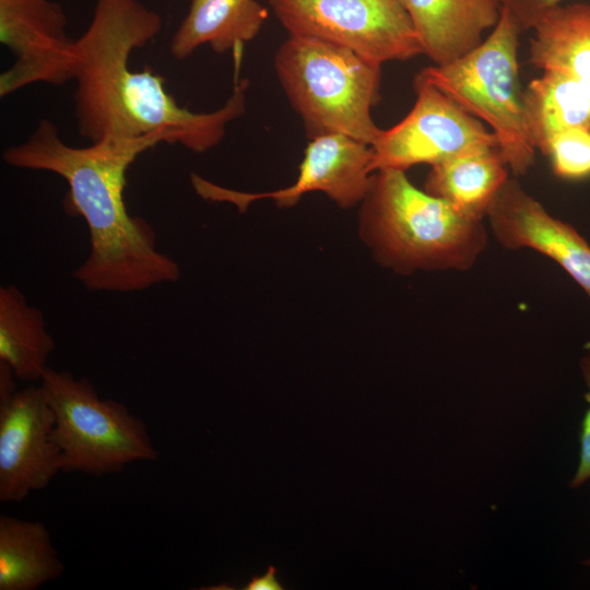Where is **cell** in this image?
Listing matches in <instances>:
<instances>
[{
	"mask_svg": "<svg viewBox=\"0 0 590 590\" xmlns=\"http://www.w3.org/2000/svg\"><path fill=\"white\" fill-rule=\"evenodd\" d=\"M427 55L436 66L448 64L483 42L498 22L497 0H399Z\"/></svg>",
	"mask_w": 590,
	"mask_h": 590,
	"instance_id": "4fadbf2b",
	"label": "cell"
},
{
	"mask_svg": "<svg viewBox=\"0 0 590 590\" xmlns=\"http://www.w3.org/2000/svg\"><path fill=\"white\" fill-rule=\"evenodd\" d=\"M67 15L54 0H0V42L14 56L0 75V96L35 83L62 85L73 80L75 42Z\"/></svg>",
	"mask_w": 590,
	"mask_h": 590,
	"instance_id": "30bf717a",
	"label": "cell"
},
{
	"mask_svg": "<svg viewBox=\"0 0 590 590\" xmlns=\"http://www.w3.org/2000/svg\"><path fill=\"white\" fill-rule=\"evenodd\" d=\"M563 0H506V5L514 16L520 32L533 27L539 17L547 10L558 5Z\"/></svg>",
	"mask_w": 590,
	"mask_h": 590,
	"instance_id": "7402d4cb",
	"label": "cell"
},
{
	"mask_svg": "<svg viewBox=\"0 0 590 590\" xmlns=\"http://www.w3.org/2000/svg\"><path fill=\"white\" fill-rule=\"evenodd\" d=\"M554 173L564 179L590 176V129L573 128L555 135L544 153Z\"/></svg>",
	"mask_w": 590,
	"mask_h": 590,
	"instance_id": "ffe728a7",
	"label": "cell"
},
{
	"mask_svg": "<svg viewBox=\"0 0 590 590\" xmlns=\"http://www.w3.org/2000/svg\"><path fill=\"white\" fill-rule=\"evenodd\" d=\"M55 341L40 309L30 305L16 285L0 287V361L24 381H40Z\"/></svg>",
	"mask_w": 590,
	"mask_h": 590,
	"instance_id": "d6986e66",
	"label": "cell"
},
{
	"mask_svg": "<svg viewBox=\"0 0 590 590\" xmlns=\"http://www.w3.org/2000/svg\"><path fill=\"white\" fill-rule=\"evenodd\" d=\"M520 30L506 5L489 35L473 50L445 64L420 71L415 79L433 85L489 126L508 167L517 176L535 161L524 123L519 81Z\"/></svg>",
	"mask_w": 590,
	"mask_h": 590,
	"instance_id": "5b68a950",
	"label": "cell"
},
{
	"mask_svg": "<svg viewBox=\"0 0 590 590\" xmlns=\"http://www.w3.org/2000/svg\"><path fill=\"white\" fill-rule=\"evenodd\" d=\"M40 386L54 413L51 439L62 472L104 476L157 459L144 421L119 401L102 399L87 378L48 367Z\"/></svg>",
	"mask_w": 590,
	"mask_h": 590,
	"instance_id": "8992f818",
	"label": "cell"
},
{
	"mask_svg": "<svg viewBox=\"0 0 590 590\" xmlns=\"http://www.w3.org/2000/svg\"><path fill=\"white\" fill-rule=\"evenodd\" d=\"M276 576L278 569L270 565L263 575L252 576L243 590H283Z\"/></svg>",
	"mask_w": 590,
	"mask_h": 590,
	"instance_id": "603a6c76",
	"label": "cell"
},
{
	"mask_svg": "<svg viewBox=\"0 0 590 590\" xmlns=\"http://www.w3.org/2000/svg\"><path fill=\"white\" fill-rule=\"evenodd\" d=\"M424 190L460 215L482 222L507 181V163L497 146L468 151L430 166Z\"/></svg>",
	"mask_w": 590,
	"mask_h": 590,
	"instance_id": "5bb4252c",
	"label": "cell"
},
{
	"mask_svg": "<svg viewBox=\"0 0 590 590\" xmlns=\"http://www.w3.org/2000/svg\"><path fill=\"white\" fill-rule=\"evenodd\" d=\"M371 146L342 133L310 139L296 181L284 189L249 193L214 185L192 174L196 191L204 199L235 204L239 211L261 199L292 206L308 192L321 191L339 206L349 209L363 201L373 179Z\"/></svg>",
	"mask_w": 590,
	"mask_h": 590,
	"instance_id": "9c48e42d",
	"label": "cell"
},
{
	"mask_svg": "<svg viewBox=\"0 0 590 590\" xmlns=\"http://www.w3.org/2000/svg\"><path fill=\"white\" fill-rule=\"evenodd\" d=\"M54 423L40 385L0 401V502L21 503L61 471L60 451L51 439Z\"/></svg>",
	"mask_w": 590,
	"mask_h": 590,
	"instance_id": "8fae6325",
	"label": "cell"
},
{
	"mask_svg": "<svg viewBox=\"0 0 590 590\" xmlns=\"http://www.w3.org/2000/svg\"><path fill=\"white\" fill-rule=\"evenodd\" d=\"M15 375L3 361H0V401L12 396L17 389L14 381Z\"/></svg>",
	"mask_w": 590,
	"mask_h": 590,
	"instance_id": "cb8c5ba5",
	"label": "cell"
},
{
	"mask_svg": "<svg viewBox=\"0 0 590 590\" xmlns=\"http://www.w3.org/2000/svg\"><path fill=\"white\" fill-rule=\"evenodd\" d=\"M524 123L535 150L545 153L551 140L573 128L590 129L587 80L543 71L522 92Z\"/></svg>",
	"mask_w": 590,
	"mask_h": 590,
	"instance_id": "2e32d148",
	"label": "cell"
},
{
	"mask_svg": "<svg viewBox=\"0 0 590 590\" xmlns=\"http://www.w3.org/2000/svg\"><path fill=\"white\" fill-rule=\"evenodd\" d=\"M162 17L139 0H96L92 21L75 42L74 115L82 138H139L167 133L196 153L217 145L227 125L246 109L248 80L234 71L231 97L219 109L196 113L180 106L162 75L133 71V50L153 40Z\"/></svg>",
	"mask_w": 590,
	"mask_h": 590,
	"instance_id": "6da1fadb",
	"label": "cell"
},
{
	"mask_svg": "<svg viewBox=\"0 0 590 590\" xmlns=\"http://www.w3.org/2000/svg\"><path fill=\"white\" fill-rule=\"evenodd\" d=\"M494 238L508 250L530 248L558 263L590 299V246L568 223L550 214L515 178H508L486 214Z\"/></svg>",
	"mask_w": 590,
	"mask_h": 590,
	"instance_id": "7c38bea8",
	"label": "cell"
},
{
	"mask_svg": "<svg viewBox=\"0 0 590 590\" xmlns=\"http://www.w3.org/2000/svg\"><path fill=\"white\" fill-rule=\"evenodd\" d=\"M162 142L172 139L158 132L74 148L61 140L54 122L42 119L26 141L3 152L10 166L50 172L68 182L64 210L82 216L90 234V253L73 273L86 290L130 293L180 279L177 262L157 250L153 227L130 215L123 199L130 165Z\"/></svg>",
	"mask_w": 590,
	"mask_h": 590,
	"instance_id": "7a4b0ae2",
	"label": "cell"
},
{
	"mask_svg": "<svg viewBox=\"0 0 590 590\" xmlns=\"http://www.w3.org/2000/svg\"><path fill=\"white\" fill-rule=\"evenodd\" d=\"M276 76L309 139L342 133L373 145L382 132L371 116L381 64L308 36L290 35L274 56Z\"/></svg>",
	"mask_w": 590,
	"mask_h": 590,
	"instance_id": "277c9868",
	"label": "cell"
},
{
	"mask_svg": "<svg viewBox=\"0 0 590 590\" xmlns=\"http://www.w3.org/2000/svg\"><path fill=\"white\" fill-rule=\"evenodd\" d=\"M497 1L503 5L506 0H497Z\"/></svg>",
	"mask_w": 590,
	"mask_h": 590,
	"instance_id": "d4e9b609",
	"label": "cell"
},
{
	"mask_svg": "<svg viewBox=\"0 0 590 590\" xmlns=\"http://www.w3.org/2000/svg\"><path fill=\"white\" fill-rule=\"evenodd\" d=\"M586 564L590 566V559H589V560H587V562H586Z\"/></svg>",
	"mask_w": 590,
	"mask_h": 590,
	"instance_id": "484cf974",
	"label": "cell"
},
{
	"mask_svg": "<svg viewBox=\"0 0 590 590\" xmlns=\"http://www.w3.org/2000/svg\"><path fill=\"white\" fill-rule=\"evenodd\" d=\"M580 366L588 387L585 398L589 408L582 420L580 433V459L576 473L570 482V487H578L590 479V349L581 358Z\"/></svg>",
	"mask_w": 590,
	"mask_h": 590,
	"instance_id": "44dd1931",
	"label": "cell"
},
{
	"mask_svg": "<svg viewBox=\"0 0 590 590\" xmlns=\"http://www.w3.org/2000/svg\"><path fill=\"white\" fill-rule=\"evenodd\" d=\"M416 101L396 126L384 130L373 150L371 170L430 166L480 148L497 146L483 122L430 84L414 80Z\"/></svg>",
	"mask_w": 590,
	"mask_h": 590,
	"instance_id": "ba28073f",
	"label": "cell"
},
{
	"mask_svg": "<svg viewBox=\"0 0 590 590\" xmlns=\"http://www.w3.org/2000/svg\"><path fill=\"white\" fill-rule=\"evenodd\" d=\"M361 234L378 262L400 274L469 270L487 245L482 222L463 217L392 168L373 175L362 201Z\"/></svg>",
	"mask_w": 590,
	"mask_h": 590,
	"instance_id": "3957f363",
	"label": "cell"
},
{
	"mask_svg": "<svg viewBox=\"0 0 590 590\" xmlns=\"http://www.w3.org/2000/svg\"><path fill=\"white\" fill-rule=\"evenodd\" d=\"M268 15L257 0H191L170 39L169 52L185 60L204 44L217 54L244 48L259 34Z\"/></svg>",
	"mask_w": 590,
	"mask_h": 590,
	"instance_id": "9a60e30c",
	"label": "cell"
},
{
	"mask_svg": "<svg viewBox=\"0 0 590 590\" xmlns=\"http://www.w3.org/2000/svg\"><path fill=\"white\" fill-rule=\"evenodd\" d=\"M529 61L542 71L590 80V3L558 4L531 28Z\"/></svg>",
	"mask_w": 590,
	"mask_h": 590,
	"instance_id": "e0dca14e",
	"label": "cell"
},
{
	"mask_svg": "<svg viewBox=\"0 0 590 590\" xmlns=\"http://www.w3.org/2000/svg\"><path fill=\"white\" fill-rule=\"evenodd\" d=\"M290 35L319 38L382 64L424 55L399 0H268Z\"/></svg>",
	"mask_w": 590,
	"mask_h": 590,
	"instance_id": "52a82bcc",
	"label": "cell"
},
{
	"mask_svg": "<svg viewBox=\"0 0 590 590\" xmlns=\"http://www.w3.org/2000/svg\"><path fill=\"white\" fill-rule=\"evenodd\" d=\"M64 569L43 522L0 516V590H35Z\"/></svg>",
	"mask_w": 590,
	"mask_h": 590,
	"instance_id": "ac0fdd59",
	"label": "cell"
}]
</instances>
